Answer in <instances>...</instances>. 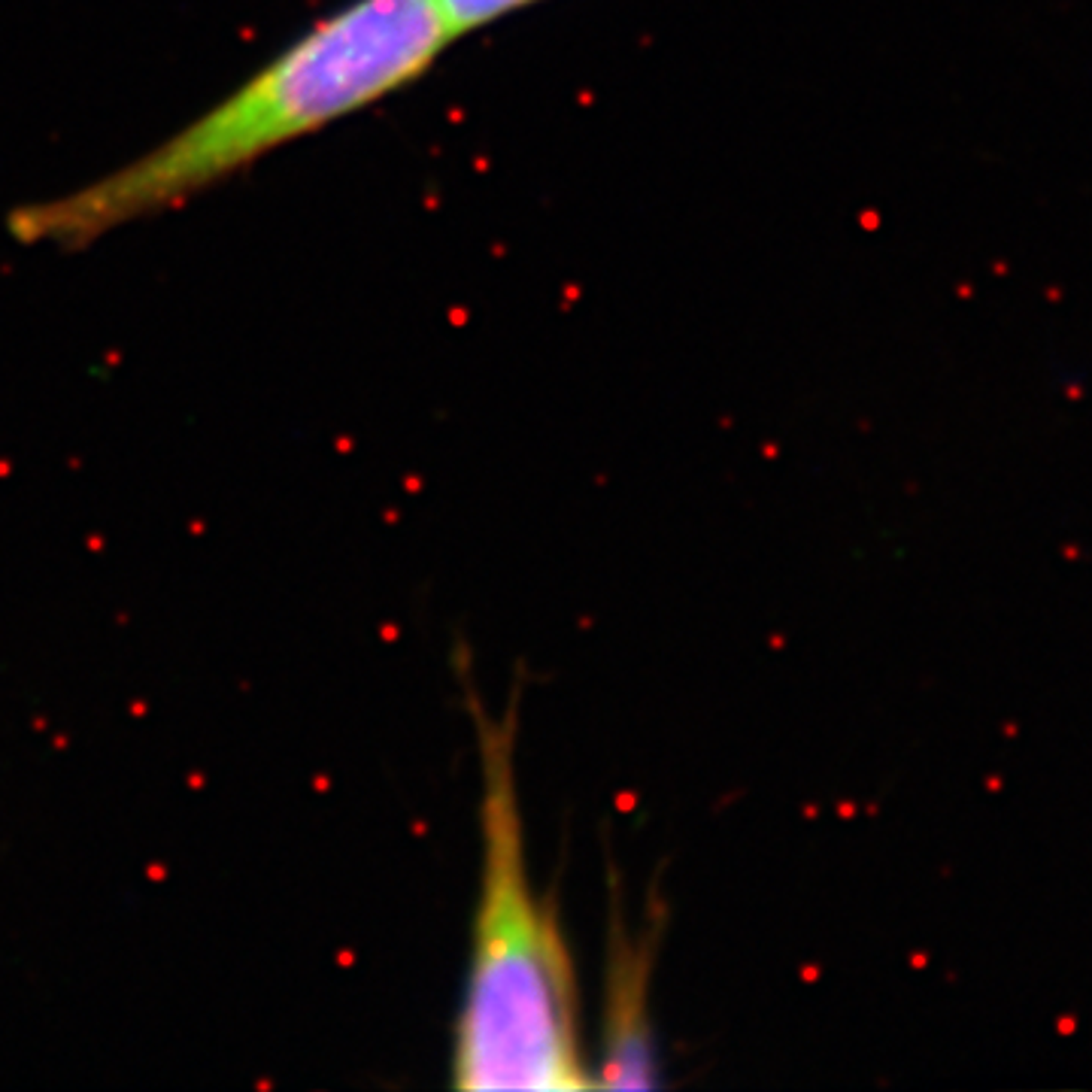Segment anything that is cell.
<instances>
[{
	"instance_id": "3957f363",
	"label": "cell",
	"mask_w": 1092,
	"mask_h": 1092,
	"mask_svg": "<svg viewBox=\"0 0 1092 1092\" xmlns=\"http://www.w3.org/2000/svg\"><path fill=\"white\" fill-rule=\"evenodd\" d=\"M662 907L649 904L640 925L622 916L619 892H610V935L604 953L601 1044H598L595 1087L647 1089L658 1083L653 1032V980L662 944Z\"/></svg>"
},
{
	"instance_id": "6da1fadb",
	"label": "cell",
	"mask_w": 1092,
	"mask_h": 1092,
	"mask_svg": "<svg viewBox=\"0 0 1092 1092\" xmlns=\"http://www.w3.org/2000/svg\"><path fill=\"white\" fill-rule=\"evenodd\" d=\"M437 0H349L286 46L213 110L68 195L10 216L24 246H86L173 210L273 149L407 88L455 43Z\"/></svg>"
},
{
	"instance_id": "277c9868",
	"label": "cell",
	"mask_w": 1092,
	"mask_h": 1092,
	"mask_svg": "<svg viewBox=\"0 0 1092 1092\" xmlns=\"http://www.w3.org/2000/svg\"><path fill=\"white\" fill-rule=\"evenodd\" d=\"M444 10L449 28L455 37H468L473 31L491 28L507 15H516L528 6H537L544 0H437Z\"/></svg>"
},
{
	"instance_id": "7a4b0ae2",
	"label": "cell",
	"mask_w": 1092,
	"mask_h": 1092,
	"mask_svg": "<svg viewBox=\"0 0 1092 1092\" xmlns=\"http://www.w3.org/2000/svg\"><path fill=\"white\" fill-rule=\"evenodd\" d=\"M480 756V889L464 1002L453 1041V1083L471 1092L589 1089L580 992L558 902L528 871L516 774L519 683L501 713L482 704L468 658H455Z\"/></svg>"
}]
</instances>
